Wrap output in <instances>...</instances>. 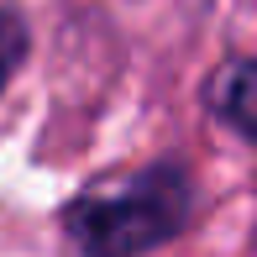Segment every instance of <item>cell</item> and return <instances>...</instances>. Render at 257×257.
<instances>
[{
	"label": "cell",
	"mask_w": 257,
	"mask_h": 257,
	"mask_svg": "<svg viewBox=\"0 0 257 257\" xmlns=\"http://www.w3.org/2000/svg\"><path fill=\"white\" fill-rule=\"evenodd\" d=\"M32 53V32H27V16L16 6H0V89L16 79V68L27 63Z\"/></svg>",
	"instance_id": "3"
},
{
	"label": "cell",
	"mask_w": 257,
	"mask_h": 257,
	"mask_svg": "<svg viewBox=\"0 0 257 257\" xmlns=\"http://www.w3.org/2000/svg\"><path fill=\"white\" fill-rule=\"evenodd\" d=\"M205 105L220 126H231L236 137L257 142V58H231L210 74Z\"/></svg>",
	"instance_id": "2"
},
{
	"label": "cell",
	"mask_w": 257,
	"mask_h": 257,
	"mask_svg": "<svg viewBox=\"0 0 257 257\" xmlns=\"http://www.w3.org/2000/svg\"><path fill=\"white\" fill-rule=\"evenodd\" d=\"M189 210H194L189 168L163 158L74 194L63 210V231L84 257H147L189 226Z\"/></svg>",
	"instance_id": "1"
}]
</instances>
